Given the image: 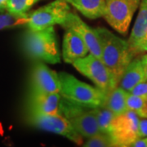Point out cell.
Returning <instances> with one entry per match:
<instances>
[{
  "instance_id": "26",
  "label": "cell",
  "mask_w": 147,
  "mask_h": 147,
  "mask_svg": "<svg viewBox=\"0 0 147 147\" xmlns=\"http://www.w3.org/2000/svg\"><path fill=\"white\" fill-rule=\"evenodd\" d=\"M142 53H147V34L146 37L144 38L142 42L141 43L139 49H138V54Z\"/></svg>"
},
{
  "instance_id": "20",
  "label": "cell",
  "mask_w": 147,
  "mask_h": 147,
  "mask_svg": "<svg viewBox=\"0 0 147 147\" xmlns=\"http://www.w3.org/2000/svg\"><path fill=\"white\" fill-rule=\"evenodd\" d=\"M29 21V14L24 16L14 15L11 13L3 14L0 15V30L7 29V28H12V27H19L26 26Z\"/></svg>"
},
{
  "instance_id": "24",
  "label": "cell",
  "mask_w": 147,
  "mask_h": 147,
  "mask_svg": "<svg viewBox=\"0 0 147 147\" xmlns=\"http://www.w3.org/2000/svg\"><path fill=\"white\" fill-rule=\"evenodd\" d=\"M147 137V118L140 119L138 126V138Z\"/></svg>"
},
{
  "instance_id": "27",
  "label": "cell",
  "mask_w": 147,
  "mask_h": 147,
  "mask_svg": "<svg viewBox=\"0 0 147 147\" xmlns=\"http://www.w3.org/2000/svg\"><path fill=\"white\" fill-rule=\"evenodd\" d=\"M7 0H0V11L3 12L7 9Z\"/></svg>"
},
{
  "instance_id": "16",
  "label": "cell",
  "mask_w": 147,
  "mask_h": 147,
  "mask_svg": "<svg viewBox=\"0 0 147 147\" xmlns=\"http://www.w3.org/2000/svg\"><path fill=\"white\" fill-rule=\"evenodd\" d=\"M89 19H96L104 15L105 0H65Z\"/></svg>"
},
{
  "instance_id": "5",
  "label": "cell",
  "mask_w": 147,
  "mask_h": 147,
  "mask_svg": "<svg viewBox=\"0 0 147 147\" xmlns=\"http://www.w3.org/2000/svg\"><path fill=\"white\" fill-rule=\"evenodd\" d=\"M74 67L84 76L90 79L105 95L118 86V81L102 60L92 53L75 61Z\"/></svg>"
},
{
  "instance_id": "25",
  "label": "cell",
  "mask_w": 147,
  "mask_h": 147,
  "mask_svg": "<svg viewBox=\"0 0 147 147\" xmlns=\"http://www.w3.org/2000/svg\"><path fill=\"white\" fill-rule=\"evenodd\" d=\"M131 147H147V137L137 138L135 142L131 144Z\"/></svg>"
},
{
  "instance_id": "23",
  "label": "cell",
  "mask_w": 147,
  "mask_h": 147,
  "mask_svg": "<svg viewBox=\"0 0 147 147\" xmlns=\"http://www.w3.org/2000/svg\"><path fill=\"white\" fill-rule=\"evenodd\" d=\"M129 93L140 96L147 101V81H143L137 84L134 88H132Z\"/></svg>"
},
{
  "instance_id": "17",
  "label": "cell",
  "mask_w": 147,
  "mask_h": 147,
  "mask_svg": "<svg viewBox=\"0 0 147 147\" xmlns=\"http://www.w3.org/2000/svg\"><path fill=\"white\" fill-rule=\"evenodd\" d=\"M127 91L121 87H116L105 95L102 105L114 112L116 115H121L128 110L127 106Z\"/></svg>"
},
{
  "instance_id": "1",
  "label": "cell",
  "mask_w": 147,
  "mask_h": 147,
  "mask_svg": "<svg viewBox=\"0 0 147 147\" xmlns=\"http://www.w3.org/2000/svg\"><path fill=\"white\" fill-rule=\"evenodd\" d=\"M101 47V60L119 84L127 65L134 58L127 41L116 36L105 28L94 29Z\"/></svg>"
},
{
  "instance_id": "3",
  "label": "cell",
  "mask_w": 147,
  "mask_h": 147,
  "mask_svg": "<svg viewBox=\"0 0 147 147\" xmlns=\"http://www.w3.org/2000/svg\"><path fill=\"white\" fill-rule=\"evenodd\" d=\"M61 96L79 105L96 108L102 105L105 94L98 88L79 81L72 74L65 72L58 74Z\"/></svg>"
},
{
  "instance_id": "13",
  "label": "cell",
  "mask_w": 147,
  "mask_h": 147,
  "mask_svg": "<svg viewBox=\"0 0 147 147\" xmlns=\"http://www.w3.org/2000/svg\"><path fill=\"white\" fill-rule=\"evenodd\" d=\"M90 53L89 49L78 34L65 29L62 45V56L65 62L73 64L75 61L83 58Z\"/></svg>"
},
{
  "instance_id": "8",
  "label": "cell",
  "mask_w": 147,
  "mask_h": 147,
  "mask_svg": "<svg viewBox=\"0 0 147 147\" xmlns=\"http://www.w3.org/2000/svg\"><path fill=\"white\" fill-rule=\"evenodd\" d=\"M140 118L136 112L130 110L116 116L110 131L115 146H130L137 140Z\"/></svg>"
},
{
  "instance_id": "10",
  "label": "cell",
  "mask_w": 147,
  "mask_h": 147,
  "mask_svg": "<svg viewBox=\"0 0 147 147\" xmlns=\"http://www.w3.org/2000/svg\"><path fill=\"white\" fill-rule=\"evenodd\" d=\"M30 87L31 93H60L59 75L45 64L37 63L32 69Z\"/></svg>"
},
{
  "instance_id": "4",
  "label": "cell",
  "mask_w": 147,
  "mask_h": 147,
  "mask_svg": "<svg viewBox=\"0 0 147 147\" xmlns=\"http://www.w3.org/2000/svg\"><path fill=\"white\" fill-rule=\"evenodd\" d=\"M62 113L71 123L74 130L83 137L95 136L101 131L98 126L95 108L74 103L65 98H61L60 104Z\"/></svg>"
},
{
  "instance_id": "9",
  "label": "cell",
  "mask_w": 147,
  "mask_h": 147,
  "mask_svg": "<svg viewBox=\"0 0 147 147\" xmlns=\"http://www.w3.org/2000/svg\"><path fill=\"white\" fill-rule=\"evenodd\" d=\"M29 120L32 125L39 129L61 135L78 145L83 144V137L74 130L68 119L61 115H41L30 112Z\"/></svg>"
},
{
  "instance_id": "11",
  "label": "cell",
  "mask_w": 147,
  "mask_h": 147,
  "mask_svg": "<svg viewBox=\"0 0 147 147\" xmlns=\"http://www.w3.org/2000/svg\"><path fill=\"white\" fill-rule=\"evenodd\" d=\"M64 29H70L78 34L89 49L90 53L101 59V47L99 38L94 30L88 26L79 16L70 11L65 21L61 25Z\"/></svg>"
},
{
  "instance_id": "2",
  "label": "cell",
  "mask_w": 147,
  "mask_h": 147,
  "mask_svg": "<svg viewBox=\"0 0 147 147\" xmlns=\"http://www.w3.org/2000/svg\"><path fill=\"white\" fill-rule=\"evenodd\" d=\"M21 42L25 53L30 58L50 64L61 61V54L53 26L39 30H29L24 34Z\"/></svg>"
},
{
  "instance_id": "15",
  "label": "cell",
  "mask_w": 147,
  "mask_h": 147,
  "mask_svg": "<svg viewBox=\"0 0 147 147\" xmlns=\"http://www.w3.org/2000/svg\"><path fill=\"white\" fill-rule=\"evenodd\" d=\"M147 34V0H141L139 11L134 26L132 27L131 35L128 39L130 49L136 56L138 54V49Z\"/></svg>"
},
{
  "instance_id": "12",
  "label": "cell",
  "mask_w": 147,
  "mask_h": 147,
  "mask_svg": "<svg viewBox=\"0 0 147 147\" xmlns=\"http://www.w3.org/2000/svg\"><path fill=\"white\" fill-rule=\"evenodd\" d=\"M147 69V53L134 57L123 74L119 87L127 92L137 84L145 81Z\"/></svg>"
},
{
  "instance_id": "21",
  "label": "cell",
  "mask_w": 147,
  "mask_h": 147,
  "mask_svg": "<svg viewBox=\"0 0 147 147\" xmlns=\"http://www.w3.org/2000/svg\"><path fill=\"white\" fill-rule=\"evenodd\" d=\"M127 106L128 110L136 112L141 118H147V101L142 97L127 92Z\"/></svg>"
},
{
  "instance_id": "7",
  "label": "cell",
  "mask_w": 147,
  "mask_h": 147,
  "mask_svg": "<svg viewBox=\"0 0 147 147\" xmlns=\"http://www.w3.org/2000/svg\"><path fill=\"white\" fill-rule=\"evenodd\" d=\"M69 12L68 2L55 0L29 14L27 26L32 30H39L58 24L61 25L65 21Z\"/></svg>"
},
{
  "instance_id": "28",
  "label": "cell",
  "mask_w": 147,
  "mask_h": 147,
  "mask_svg": "<svg viewBox=\"0 0 147 147\" xmlns=\"http://www.w3.org/2000/svg\"><path fill=\"white\" fill-rule=\"evenodd\" d=\"M145 81H147V69H146V78H145Z\"/></svg>"
},
{
  "instance_id": "19",
  "label": "cell",
  "mask_w": 147,
  "mask_h": 147,
  "mask_svg": "<svg viewBox=\"0 0 147 147\" xmlns=\"http://www.w3.org/2000/svg\"><path fill=\"white\" fill-rule=\"evenodd\" d=\"M38 1L40 0H7V10L11 14L24 16Z\"/></svg>"
},
{
  "instance_id": "22",
  "label": "cell",
  "mask_w": 147,
  "mask_h": 147,
  "mask_svg": "<svg viewBox=\"0 0 147 147\" xmlns=\"http://www.w3.org/2000/svg\"><path fill=\"white\" fill-rule=\"evenodd\" d=\"M85 147H113L115 144L110 134L100 132L88 138L84 144Z\"/></svg>"
},
{
  "instance_id": "14",
  "label": "cell",
  "mask_w": 147,
  "mask_h": 147,
  "mask_svg": "<svg viewBox=\"0 0 147 147\" xmlns=\"http://www.w3.org/2000/svg\"><path fill=\"white\" fill-rule=\"evenodd\" d=\"M61 100L60 93H30V112L41 115H61Z\"/></svg>"
},
{
  "instance_id": "18",
  "label": "cell",
  "mask_w": 147,
  "mask_h": 147,
  "mask_svg": "<svg viewBox=\"0 0 147 147\" xmlns=\"http://www.w3.org/2000/svg\"><path fill=\"white\" fill-rule=\"evenodd\" d=\"M95 112L100 131L104 133L110 134L112 123L117 115L114 112H112L111 110L103 105L96 107Z\"/></svg>"
},
{
  "instance_id": "6",
  "label": "cell",
  "mask_w": 147,
  "mask_h": 147,
  "mask_svg": "<svg viewBox=\"0 0 147 147\" xmlns=\"http://www.w3.org/2000/svg\"><path fill=\"white\" fill-rule=\"evenodd\" d=\"M140 3L141 0H105L103 16L113 29L125 35Z\"/></svg>"
}]
</instances>
